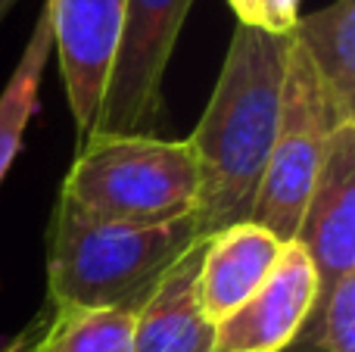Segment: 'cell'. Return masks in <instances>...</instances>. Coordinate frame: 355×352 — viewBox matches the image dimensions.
<instances>
[{"mask_svg":"<svg viewBox=\"0 0 355 352\" xmlns=\"http://www.w3.org/2000/svg\"><path fill=\"white\" fill-rule=\"evenodd\" d=\"M290 31L237 22L215 91L187 137L196 159L202 237L250 222L281 122Z\"/></svg>","mask_w":355,"mask_h":352,"instance_id":"6da1fadb","label":"cell"},{"mask_svg":"<svg viewBox=\"0 0 355 352\" xmlns=\"http://www.w3.org/2000/svg\"><path fill=\"white\" fill-rule=\"evenodd\" d=\"M200 178L187 141L94 134L78 143L56 209L91 225H153L196 215Z\"/></svg>","mask_w":355,"mask_h":352,"instance_id":"7a4b0ae2","label":"cell"},{"mask_svg":"<svg viewBox=\"0 0 355 352\" xmlns=\"http://www.w3.org/2000/svg\"><path fill=\"white\" fill-rule=\"evenodd\" d=\"M196 240H202L196 215L153 228H128L91 225L53 209L47 231V306L137 315Z\"/></svg>","mask_w":355,"mask_h":352,"instance_id":"3957f363","label":"cell"},{"mask_svg":"<svg viewBox=\"0 0 355 352\" xmlns=\"http://www.w3.org/2000/svg\"><path fill=\"white\" fill-rule=\"evenodd\" d=\"M312 62L306 60L302 47L290 37L287 78H284L281 122L271 147L268 166H265L262 184H259L256 203H252L250 222L275 234L281 243H293L300 218L306 212L309 193L318 178L321 159H324L327 137L340 128ZM352 125V122H349Z\"/></svg>","mask_w":355,"mask_h":352,"instance_id":"277c9868","label":"cell"},{"mask_svg":"<svg viewBox=\"0 0 355 352\" xmlns=\"http://www.w3.org/2000/svg\"><path fill=\"white\" fill-rule=\"evenodd\" d=\"M193 0H125L94 134H159L162 81ZM87 141V137H85Z\"/></svg>","mask_w":355,"mask_h":352,"instance_id":"5b68a950","label":"cell"},{"mask_svg":"<svg viewBox=\"0 0 355 352\" xmlns=\"http://www.w3.org/2000/svg\"><path fill=\"white\" fill-rule=\"evenodd\" d=\"M293 243L309 256L318 278V299L355 274V122L340 125L324 147Z\"/></svg>","mask_w":355,"mask_h":352,"instance_id":"8992f818","label":"cell"},{"mask_svg":"<svg viewBox=\"0 0 355 352\" xmlns=\"http://www.w3.org/2000/svg\"><path fill=\"white\" fill-rule=\"evenodd\" d=\"M44 10L50 16L53 50L60 56V75L81 143L97 122L125 0H47Z\"/></svg>","mask_w":355,"mask_h":352,"instance_id":"52a82bcc","label":"cell"},{"mask_svg":"<svg viewBox=\"0 0 355 352\" xmlns=\"http://www.w3.org/2000/svg\"><path fill=\"white\" fill-rule=\"evenodd\" d=\"M318 299V278L296 243H284L268 281L215 324L212 352H287Z\"/></svg>","mask_w":355,"mask_h":352,"instance_id":"ba28073f","label":"cell"},{"mask_svg":"<svg viewBox=\"0 0 355 352\" xmlns=\"http://www.w3.org/2000/svg\"><path fill=\"white\" fill-rule=\"evenodd\" d=\"M284 243L252 222L234 225L206 237V253L196 274L200 306L212 324L225 322L268 281Z\"/></svg>","mask_w":355,"mask_h":352,"instance_id":"9c48e42d","label":"cell"},{"mask_svg":"<svg viewBox=\"0 0 355 352\" xmlns=\"http://www.w3.org/2000/svg\"><path fill=\"white\" fill-rule=\"evenodd\" d=\"M202 253H206V237L175 262L156 293L135 315L131 352H212L215 324L206 318L196 293Z\"/></svg>","mask_w":355,"mask_h":352,"instance_id":"30bf717a","label":"cell"},{"mask_svg":"<svg viewBox=\"0 0 355 352\" xmlns=\"http://www.w3.org/2000/svg\"><path fill=\"white\" fill-rule=\"evenodd\" d=\"M290 37L312 62L337 122H355V0H334L296 16Z\"/></svg>","mask_w":355,"mask_h":352,"instance_id":"8fae6325","label":"cell"},{"mask_svg":"<svg viewBox=\"0 0 355 352\" xmlns=\"http://www.w3.org/2000/svg\"><path fill=\"white\" fill-rule=\"evenodd\" d=\"M135 315L87 306H44L19 340L0 352H131Z\"/></svg>","mask_w":355,"mask_h":352,"instance_id":"7c38bea8","label":"cell"},{"mask_svg":"<svg viewBox=\"0 0 355 352\" xmlns=\"http://www.w3.org/2000/svg\"><path fill=\"white\" fill-rule=\"evenodd\" d=\"M53 56V31H50V16L41 10L37 25L31 28V37L0 94V181L10 172L19 147H22L25 128L37 109V91H41L47 62Z\"/></svg>","mask_w":355,"mask_h":352,"instance_id":"4fadbf2b","label":"cell"},{"mask_svg":"<svg viewBox=\"0 0 355 352\" xmlns=\"http://www.w3.org/2000/svg\"><path fill=\"white\" fill-rule=\"evenodd\" d=\"M300 16V0H256V25L271 31H290Z\"/></svg>","mask_w":355,"mask_h":352,"instance_id":"5bb4252c","label":"cell"},{"mask_svg":"<svg viewBox=\"0 0 355 352\" xmlns=\"http://www.w3.org/2000/svg\"><path fill=\"white\" fill-rule=\"evenodd\" d=\"M19 0H0V25H3V19L12 12V6H16Z\"/></svg>","mask_w":355,"mask_h":352,"instance_id":"9a60e30c","label":"cell"}]
</instances>
